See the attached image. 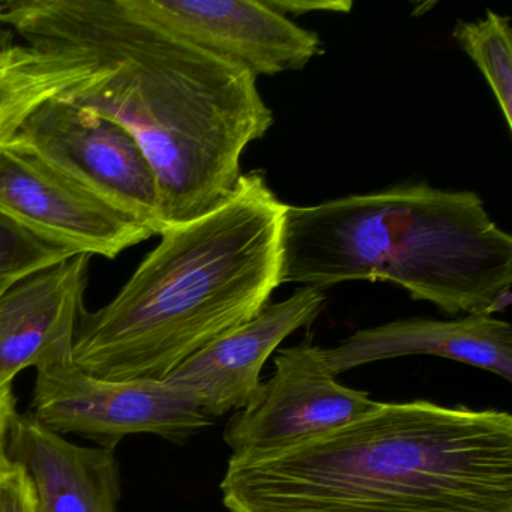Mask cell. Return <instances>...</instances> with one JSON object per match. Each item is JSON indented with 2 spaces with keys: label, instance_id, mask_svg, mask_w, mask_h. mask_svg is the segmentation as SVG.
<instances>
[{
  "label": "cell",
  "instance_id": "obj_1",
  "mask_svg": "<svg viewBox=\"0 0 512 512\" xmlns=\"http://www.w3.org/2000/svg\"><path fill=\"white\" fill-rule=\"evenodd\" d=\"M0 25L31 49L94 68L61 97L137 140L166 229L224 205L244 175L245 149L274 125L251 71L146 22L124 0H13L0 4Z\"/></svg>",
  "mask_w": 512,
  "mask_h": 512
},
{
  "label": "cell",
  "instance_id": "obj_2",
  "mask_svg": "<svg viewBox=\"0 0 512 512\" xmlns=\"http://www.w3.org/2000/svg\"><path fill=\"white\" fill-rule=\"evenodd\" d=\"M229 512H512V418L380 403L301 445L230 457Z\"/></svg>",
  "mask_w": 512,
  "mask_h": 512
},
{
  "label": "cell",
  "instance_id": "obj_3",
  "mask_svg": "<svg viewBox=\"0 0 512 512\" xmlns=\"http://www.w3.org/2000/svg\"><path fill=\"white\" fill-rule=\"evenodd\" d=\"M284 211L265 173L253 170L220 208L167 227L118 295L83 313L74 364L103 379L163 380L256 317L280 287Z\"/></svg>",
  "mask_w": 512,
  "mask_h": 512
},
{
  "label": "cell",
  "instance_id": "obj_4",
  "mask_svg": "<svg viewBox=\"0 0 512 512\" xmlns=\"http://www.w3.org/2000/svg\"><path fill=\"white\" fill-rule=\"evenodd\" d=\"M385 281L446 314L511 304L512 238L479 194L427 182L311 206L286 205L278 283Z\"/></svg>",
  "mask_w": 512,
  "mask_h": 512
},
{
  "label": "cell",
  "instance_id": "obj_5",
  "mask_svg": "<svg viewBox=\"0 0 512 512\" xmlns=\"http://www.w3.org/2000/svg\"><path fill=\"white\" fill-rule=\"evenodd\" d=\"M8 145L40 158L152 235L166 230L154 169L113 119L59 95L35 107Z\"/></svg>",
  "mask_w": 512,
  "mask_h": 512
},
{
  "label": "cell",
  "instance_id": "obj_6",
  "mask_svg": "<svg viewBox=\"0 0 512 512\" xmlns=\"http://www.w3.org/2000/svg\"><path fill=\"white\" fill-rule=\"evenodd\" d=\"M31 416L55 433L86 434L107 448L130 434L184 442L212 424L188 392L167 380L103 379L73 359L38 368Z\"/></svg>",
  "mask_w": 512,
  "mask_h": 512
},
{
  "label": "cell",
  "instance_id": "obj_7",
  "mask_svg": "<svg viewBox=\"0 0 512 512\" xmlns=\"http://www.w3.org/2000/svg\"><path fill=\"white\" fill-rule=\"evenodd\" d=\"M275 371L260 383L247 406L236 410L224 431L232 457L268 454L337 430L380 401L347 388L331 373L323 347L304 341L278 350Z\"/></svg>",
  "mask_w": 512,
  "mask_h": 512
},
{
  "label": "cell",
  "instance_id": "obj_8",
  "mask_svg": "<svg viewBox=\"0 0 512 512\" xmlns=\"http://www.w3.org/2000/svg\"><path fill=\"white\" fill-rule=\"evenodd\" d=\"M128 10L173 37L254 76L304 70L322 53L316 32L265 0H124Z\"/></svg>",
  "mask_w": 512,
  "mask_h": 512
},
{
  "label": "cell",
  "instance_id": "obj_9",
  "mask_svg": "<svg viewBox=\"0 0 512 512\" xmlns=\"http://www.w3.org/2000/svg\"><path fill=\"white\" fill-rule=\"evenodd\" d=\"M0 212L76 254L113 260L152 232L34 155L0 148Z\"/></svg>",
  "mask_w": 512,
  "mask_h": 512
},
{
  "label": "cell",
  "instance_id": "obj_10",
  "mask_svg": "<svg viewBox=\"0 0 512 512\" xmlns=\"http://www.w3.org/2000/svg\"><path fill=\"white\" fill-rule=\"evenodd\" d=\"M325 304L322 289L302 287L214 338L164 380L188 392L211 418L241 410L259 389L260 374L272 353L293 332L310 326Z\"/></svg>",
  "mask_w": 512,
  "mask_h": 512
},
{
  "label": "cell",
  "instance_id": "obj_11",
  "mask_svg": "<svg viewBox=\"0 0 512 512\" xmlns=\"http://www.w3.org/2000/svg\"><path fill=\"white\" fill-rule=\"evenodd\" d=\"M91 256L76 254L0 296V388L26 368L73 359Z\"/></svg>",
  "mask_w": 512,
  "mask_h": 512
},
{
  "label": "cell",
  "instance_id": "obj_12",
  "mask_svg": "<svg viewBox=\"0 0 512 512\" xmlns=\"http://www.w3.org/2000/svg\"><path fill=\"white\" fill-rule=\"evenodd\" d=\"M428 355L512 379V328L490 314L454 320L401 319L359 329L323 356L335 377L362 365L403 356Z\"/></svg>",
  "mask_w": 512,
  "mask_h": 512
},
{
  "label": "cell",
  "instance_id": "obj_13",
  "mask_svg": "<svg viewBox=\"0 0 512 512\" xmlns=\"http://www.w3.org/2000/svg\"><path fill=\"white\" fill-rule=\"evenodd\" d=\"M8 457L25 469L38 512H116L121 472L115 448L77 445L31 415L17 413Z\"/></svg>",
  "mask_w": 512,
  "mask_h": 512
},
{
  "label": "cell",
  "instance_id": "obj_14",
  "mask_svg": "<svg viewBox=\"0 0 512 512\" xmlns=\"http://www.w3.org/2000/svg\"><path fill=\"white\" fill-rule=\"evenodd\" d=\"M88 62L38 52L28 46H0V148L13 139L26 116L50 98L92 76Z\"/></svg>",
  "mask_w": 512,
  "mask_h": 512
},
{
  "label": "cell",
  "instance_id": "obj_15",
  "mask_svg": "<svg viewBox=\"0 0 512 512\" xmlns=\"http://www.w3.org/2000/svg\"><path fill=\"white\" fill-rule=\"evenodd\" d=\"M452 38L475 62L493 91L512 130V29L511 19L487 10L476 22H457Z\"/></svg>",
  "mask_w": 512,
  "mask_h": 512
},
{
  "label": "cell",
  "instance_id": "obj_16",
  "mask_svg": "<svg viewBox=\"0 0 512 512\" xmlns=\"http://www.w3.org/2000/svg\"><path fill=\"white\" fill-rule=\"evenodd\" d=\"M76 253L47 241L0 212V286H13Z\"/></svg>",
  "mask_w": 512,
  "mask_h": 512
},
{
  "label": "cell",
  "instance_id": "obj_17",
  "mask_svg": "<svg viewBox=\"0 0 512 512\" xmlns=\"http://www.w3.org/2000/svg\"><path fill=\"white\" fill-rule=\"evenodd\" d=\"M0 512H38L25 469L10 457L0 464Z\"/></svg>",
  "mask_w": 512,
  "mask_h": 512
},
{
  "label": "cell",
  "instance_id": "obj_18",
  "mask_svg": "<svg viewBox=\"0 0 512 512\" xmlns=\"http://www.w3.org/2000/svg\"><path fill=\"white\" fill-rule=\"evenodd\" d=\"M265 2L284 16L287 14L304 16L308 13L347 14L353 8V2L350 0H265Z\"/></svg>",
  "mask_w": 512,
  "mask_h": 512
},
{
  "label": "cell",
  "instance_id": "obj_19",
  "mask_svg": "<svg viewBox=\"0 0 512 512\" xmlns=\"http://www.w3.org/2000/svg\"><path fill=\"white\" fill-rule=\"evenodd\" d=\"M16 415L13 386L0 388V464L8 458V436H10L11 424Z\"/></svg>",
  "mask_w": 512,
  "mask_h": 512
},
{
  "label": "cell",
  "instance_id": "obj_20",
  "mask_svg": "<svg viewBox=\"0 0 512 512\" xmlns=\"http://www.w3.org/2000/svg\"><path fill=\"white\" fill-rule=\"evenodd\" d=\"M11 286H0V296L4 295L5 290L10 289Z\"/></svg>",
  "mask_w": 512,
  "mask_h": 512
},
{
  "label": "cell",
  "instance_id": "obj_21",
  "mask_svg": "<svg viewBox=\"0 0 512 512\" xmlns=\"http://www.w3.org/2000/svg\"><path fill=\"white\" fill-rule=\"evenodd\" d=\"M0 46H2V44H0Z\"/></svg>",
  "mask_w": 512,
  "mask_h": 512
}]
</instances>
